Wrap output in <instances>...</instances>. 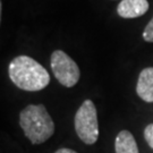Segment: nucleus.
Instances as JSON below:
<instances>
[{"label": "nucleus", "mask_w": 153, "mask_h": 153, "mask_svg": "<svg viewBox=\"0 0 153 153\" xmlns=\"http://www.w3.org/2000/svg\"><path fill=\"white\" fill-rule=\"evenodd\" d=\"M8 74L11 82L24 91H41L50 83L47 69L28 56L14 58L8 67Z\"/></svg>", "instance_id": "obj_1"}, {"label": "nucleus", "mask_w": 153, "mask_h": 153, "mask_svg": "<svg viewBox=\"0 0 153 153\" xmlns=\"http://www.w3.org/2000/svg\"><path fill=\"white\" fill-rule=\"evenodd\" d=\"M19 125L32 144H42L55 133V123L43 104H30L19 114Z\"/></svg>", "instance_id": "obj_2"}, {"label": "nucleus", "mask_w": 153, "mask_h": 153, "mask_svg": "<svg viewBox=\"0 0 153 153\" xmlns=\"http://www.w3.org/2000/svg\"><path fill=\"white\" fill-rule=\"evenodd\" d=\"M75 131L83 143L92 145L98 141L99 124L97 108L91 100H85L75 115Z\"/></svg>", "instance_id": "obj_3"}, {"label": "nucleus", "mask_w": 153, "mask_h": 153, "mask_svg": "<svg viewBox=\"0 0 153 153\" xmlns=\"http://www.w3.org/2000/svg\"><path fill=\"white\" fill-rule=\"evenodd\" d=\"M51 69L61 85L73 88L79 79V68L69 56L61 50H56L51 55Z\"/></svg>", "instance_id": "obj_4"}, {"label": "nucleus", "mask_w": 153, "mask_h": 153, "mask_svg": "<svg viewBox=\"0 0 153 153\" xmlns=\"http://www.w3.org/2000/svg\"><path fill=\"white\" fill-rule=\"evenodd\" d=\"M148 10V0H121L117 7V13L123 18H136Z\"/></svg>", "instance_id": "obj_5"}, {"label": "nucleus", "mask_w": 153, "mask_h": 153, "mask_svg": "<svg viewBox=\"0 0 153 153\" xmlns=\"http://www.w3.org/2000/svg\"><path fill=\"white\" fill-rule=\"evenodd\" d=\"M137 95L145 102H153V67L144 68L137 81Z\"/></svg>", "instance_id": "obj_6"}, {"label": "nucleus", "mask_w": 153, "mask_h": 153, "mask_svg": "<svg viewBox=\"0 0 153 153\" xmlns=\"http://www.w3.org/2000/svg\"><path fill=\"white\" fill-rule=\"evenodd\" d=\"M116 153H140L138 146L131 131H121L115 141Z\"/></svg>", "instance_id": "obj_7"}, {"label": "nucleus", "mask_w": 153, "mask_h": 153, "mask_svg": "<svg viewBox=\"0 0 153 153\" xmlns=\"http://www.w3.org/2000/svg\"><path fill=\"white\" fill-rule=\"evenodd\" d=\"M143 39H144L146 42H153V17H152V19L149 22L148 25H146V27L144 28Z\"/></svg>", "instance_id": "obj_8"}, {"label": "nucleus", "mask_w": 153, "mask_h": 153, "mask_svg": "<svg viewBox=\"0 0 153 153\" xmlns=\"http://www.w3.org/2000/svg\"><path fill=\"white\" fill-rule=\"evenodd\" d=\"M144 138L150 145V148L153 149V124H150L144 129Z\"/></svg>", "instance_id": "obj_9"}, {"label": "nucleus", "mask_w": 153, "mask_h": 153, "mask_svg": "<svg viewBox=\"0 0 153 153\" xmlns=\"http://www.w3.org/2000/svg\"><path fill=\"white\" fill-rule=\"evenodd\" d=\"M55 153H77V152H76V151H74V150H71V149L62 148V149H59V150H57Z\"/></svg>", "instance_id": "obj_10"}]
</instances>
